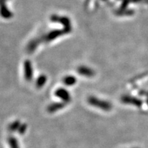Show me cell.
Wrapping results in <instances>:
<instances>
[{"label": "cell", "instance_id": "6da1fadb", "mask_svg": "<svg viewBox=\"0 0 148 148\" xmlns=\"http://www.w3.org/2000/svg\"><path fill=\"white\" fill-rule=\"evenodd\" d=\"M88 102L90 105L96 108H100L104 111H110L112 109V104L108 101L98 99L94 96H90L88 98Z\"/></svg>", "mask_w": 148, "mask_h": 148}, {"label": "cell", "instance_id": "7a4b0ae2", "mask_svg": "<svg viewBox=\"0 0 148 148\" xmlns=\"http://www.w3.org/2000/svg\"><path fill=\"white\" fill-rule=\"evenodd\" d=\"M55 95L62 99V101H64V102L67 103L71 101V96H70L69 92L64 88H58L55 92Z\"/></svg>", "mask_w": 148, "mask_h": 148}, {"label": "cell", "instance_id": "3957f363", "mask_svg": "<svg viewBox=\"0 0 148 148\" xmlns=\"http://www.w3.org/2000/svg\"><path fill=\"white\" fill-rule=\"evenodd\" d=\"M24 75H25V78L27 81H30L32 79L33 76L32 66L30 61L28 60L25 61L24 63Z\"/></svg>", "mask_w": 148, "mask_h": 148}, {"label": "cell", "instance_id": "277c9868", "mask_svg": "<svg viewBox=\"0 0 148 148\" xmlns=\"http://www.w3.org/2000/svg\"><path fill=\"white\" fill-rule=\"evenodd\" d=\"M66 105V102H64V101H62V102H56L53 103L51 104L48 106L47 110L48 112L49 113H53V112H57L59 110H61L62 108H63L65 107Z\"/></svg>", "mask_w": 148, "mask_h": 148}, {"label": "cell", "instance_id": "5b68a950", "mask_svg": "<svg viewBox=\"0 0 148 148\" xmlns=\"http://www.w3.org/2000/svg\"><path fill=\"white\" fill-rule=\"evenodd\" d=\"M77 72L80 74V75H84L86 77H92L95 75V72L92 69H90L89 67H86V66H81L77 68Z\"/></svg>", "mask_w": 148, "mask_h": 148}, {"label": "cell", "instance_id": "8992f818", "mask_svg": "<svg viewBox=\"0 0 148 148\" xmlns=\"http://www.w3.org/2000/svg\"><path fill=\"white\" fill-rule=\"evenodd\" d=\"M63 31L61 30H53L46 36L45 39L47 41H51V40L55 39L57 37L61 36V35L63 34Z\"/></svg>", "mask_w": 148, "mask_h": 148}, {"label": "cell", "instance_id": "52a82bcc", "mask_svg": "<svg viewBox=\"0 0 148 148\" xmlns=\"http://www.w3.org/2000/svg\"><path fill=\"white\" fill-rule=\"evenodd\" d=\"M63 83L66 86H72L76 83V78L73 75H67L63 78Z\"/></svg>", "mask_w": 148, "mask_h": 148}, {"label": "cell", "instance_id": "ba28073f", "mask_svg": "<svg viewBox=\"0 0 148 148\" xmlns=\"http://www.w3.org/2000/svg\"><path fill=\"white\" fill-rule=\"evenodd\" d=\"M121 100L124 103H133V104L137 105V106H139L140 105V101H138V99H135V98L129 97V96H123V97L121 98Z\"/></svg>", "mask_w": 148, "mask_h": 148}, {"label": "cell", "instance_id": "9c48e42d", "mask_svg": "<svg viewBox=\"0 0 148 148\" xmlns=\"http://www.w3.org/2000/svg\"><path fill=\"white\" fill-rule=\"evenodd\" d=\"M47 82V77L45 75H41L38 77L36 81V85L37 88H41Z\"/></svg>", "mask_w": 148, "mask_h": 148}, {"label": "cell", "instance_id": "30bf717a", "mask_svg": "<svg viewBox=\"0 0 148 148\" xmlns=\"http://www.w3.org/2000/svg\"><path fill=\"white\" fill-rule=\"evenodd\" d=\"M21 125V123H20V121H18V120H16V121L12 122V123L9 125L8 129L10 132H14V131L18 130Z\"/></svg>", "mask_w": 148, "mask_h": 148}, {"label": "cell", "instance_id": "8fae6325", "mask_svg": "<svg viewBox=\"0 0 148 148\" xmlns=\"http://www.w3.org/2000/svg\"><path fill=\"white\" fill-rule=\"evenodd\" d=\"M8 144L10 148H19L17 139L13 136H10L8 138Z\"/></svg>", "mask_w": 148, "mask_h": 148}, {"label": "cell", "instance_id": "7c38bea8", "mask_svg": "<svg viewBox=\"0 0 148 148\" xmlns=\"http://www.w3.org/2000/svg\"><path fill=\"white\" fill-rule=\"evenodd\" d=\"M27 125L25 124V123H23V124H21V125H20L19 128H18V133H19L20 134H25V132H26V130H27Z\"/></svg>", "mask_w": 148, "mask_h": 148}]
</instances>
